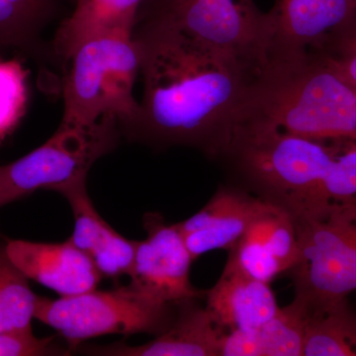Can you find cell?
<instances>
[{
  "instance_id": "8",
  "label": "cell",
  "mask_w": 356,
  "mask_h": 356,
  "mask_svg": "<svg viewBox=\"0 0 356 356\" xmlns=\"http://www.w3.org/2000/svg\"><path fill=\"white\" fill-rule=\"evenodd\" d=\"M300 259L295 297L307 306L348 298L356 290V205L332 204L295 221Z\"/></svg>"
},
{
  "instance_id": "4",
  "label": "cell",
  "mask_w": 356,
  "mask_h": 356,
  "mask_svg": "<svg viewBox=\"0 0 356 356\" xmlns=\"http://www.w3.org/2000/svg\"><path fill=\"white\" fill-rule=\"evenodd\" d=\"M64 83L62 125L84 126L112 116L125 129L139 114L134 84L140 53L133 35L89 40L70 57Z\"/></svg>"
},
{
  "instance_id": "23",
  "label": "cell",
  "mask_w": 356,
  "mask_h": 356,
  "mask_svg": "<svg viewBox=\"0 0 356 356\" xmlns=\"http://www.w3.org/2000/svg\"><path fill=\"white\" fill-rule=\"evenodd\" d=\"M27 102V72L22 63L0 57V143L17 127Z\"/></svg>"
},
{
  "instance_id": "5",
  "label": "cell",
  "mask_w": 356,
  "mask_h": 356,
  "mask_svg": "<svg viewBox=\"0 0 356 356\" xmlns=\"http://www.w3.org/2000/svg\"><path fill=\"white\" fill-rule=\"evenodd\" d=\"M175 306L156 301L129 284L55 300L39 297L35 318L56 330L72 350L84 341L107 334L158 336L177 317Z\"/></svg>"
},
{
  "instance_id": "1",
  "label": "cell",
  "mask_w": 356,
  "mask_h": 356,
  "mask_svg": "<svg viewBox=\"0 0 356 356\" xmlns=\"http://www.w3.org/2000/svg\"><path fill=\"white\" fill-rule=\"evenodd\" d=\"M133 38L144 97L123 130L154 146L195 147L222 158L261 70L161 21L137 20Z\"/></svg>"
},
{
  "instance_id": "10",
  "label": "cell",
  "mask_w": 356,
  "mask_h": 356,
  "mask_svg": "<svg viewBox=\"0 0 356 356\" xmlns=\"http://www.w3.org/2000/svg\"><path fill=\"white\" fill-rule=\"evenodd\" d=\"M300 248L291 215L270 205L252 220L229 250L227 264L255 280L271 282L298 264Z\"/></svg>"
},
{
  "instance_id": "17",
  "label": "cell",
  "mask_w": 356,
  "mask_h": 356,
  "mask_svg": "<svg viewBox=\"0 0 356 356\" xmlns=\"http://www.w3.org/2000/svg\"><path fill=\"white\" fill-rule=\"evenodd\" d=\"M144 0H77L54 40L57 57L69 62L81 44L107 35H133Z\"/></svg>"
},
{
  "instance_id": "11",
  "label": "cell",
  "mask_w": 356,
  "mask_h": 356,
  "mask_svg": "<svg viewBox=\"0 0 356 356\" xmlns=\"http://www.w3.org/2000/svg\"><path fill=\"white\" fill-rule=\"evenodd\" d=\"M270 205L242 187L222 186L202 209L177 226L195 261L212 250L229 252L252 220Z\"/></svg>"
},
{
  "instance_id": "14",
  "label": "cell",
  "mask_w": 356,
  "mask_h": 356,
  "mask_svg": "<svg viewBox=\"0 0 356 356\" xmlns=\"http://www.w3.org/2000/svg\"><path fill=\"white\" fill-rule=\"evenodd\" d=\"M225 334L207 309L191 300L179 304L172 325L152 341L140 346H99L88 353L109 356H220Z\"/></svg>"
},
{
  "instance_id": "18",
  "label": "cell",
  "mask_w": 356,
  "mask_h": 356,
  "mask_svg": "<svg viewBox=\"0 0 356 356\" xmlns=\"http://www.w3.org/2000/svg\"><path fill=\"white\" fill-rule=\"evenodd\" d=\"M306 318L305 303L295 297L259 327L226 332L220 356H303Z\"/></svg>"
},
{
  "instance_id": "20",
  "label": "cell",
  "mask_w": 356,
  "mask_h": 356,
  "mask_svg": "<svg viewBox=\"0 0 356 356\" xmlns=\"http://www.w3.org/2000/svg\"><path fill=\"white\" fill-rule=\"evenodd\" d=\"M57 10V0H0V55L41 51L42 32Z\"/></svg>"
},
{
  "instance_id": "6",
  "label": "cell",
  "mask_w": 356,
  "mask_h": 356,
  "mask_svg": "<svg viewBox=\"0 0 356 356\" xmlns=\"http://www.w3.org/2000/svg\"><path fill=\"white\" fill-rule=\"evenodd\" d=\"M161 21L261 70L273 54L270 13L254 0H144L137 20Z\"/></svg>"
},
{
  "instance_id": "13",
  "label": "cell",
  "mask_w": 356,
  "mask_h": 356,
  "mask_svg": "<svg viewBox=\"0 0 356 356\" xmlns=\"http://www.w3.org/2000/svg\"><path fill=\"white\" fill-rule=\"evenodd\" d=\"M273 50L318 51L356 13V0H275Z\"/></svg>"
},
{
  "instance_id": "21",
  "label": "cell",
  "mask_w": 356,
  "mask_h": 356,
  "mask_svg": "<svg viewBox=\"0 0 356 356\" xmlns=\"http://www.w3.org/2000/svg\"><path fill=\"white\" fill-rule=\"evenodd\" d=\"M39 296L0 245V332L31 331Z\"/></svg>"
},
{
  "instance_id": "2",
  "label": "cell",
  "mask_w": 356,
  "mask_h": 356,
  "mask_svg": "<svg viewBox=\"0 0 356 356\" xmlns=\"http://www.w3.org/2000/svg\"><path fill=\"white\" fill-rule=\"evenodd\" d=\"M242 124L322 140H356V88L318 51H273Z\"/></svg>"
},
{
  "instance_id": "16",
  "label": "cell",
  "mask_w": 356,
  "mask_h": 356,
  "mask_svg": "<svg viewBox=\"0 0 356 356\" xmlns=\"http://www.w3.org/2000/svg\"><path fill=\"white\" fill-rule=\"evenodd\" d=\"M205 297V308L225 332L255 329L280 310L269 283L227 264L221 277Z\"/></svg>"
},
{
  "instance_id": "3",
  "label": "cell",
  "mask_w": 356,
  "mask_h": 356,
  "mask_svg": "<svg viewBox=\"0 0 356 356\" xmlns=\"http://www.w3.org/2000/svg\"><path fill=\"white\" fill-rule=\"evenodd\" d=\"M344 140L308 139L243 124L222 158L228 159L240 187L297 221L308 215Z\"/></svg>"
},
{
  "instance_id": "22",
  "label": "cell",
  "mask_w": 356,
  "mask_h": 356,
  "mask_svg": "<svg viewBox=\"0 0 356 356\" xmlns=\"http://www.w3.org/2000/svg\"><path fill=\"white\" fill-rule=\"evenodd\" d=\"M332 204L356 205V140H346L341 145L304 219Z\"/></svg>"
},
{
  "instance_id": "19",
  "label": "cell",
  "mask_w": 356,
  "mask_h": 356,
  "mask_svg": "<svg viewBox=\"0 0 356 356\" xmlns=\"http://www.w3.org/2000/svg\"><path fill=\"white\" fill-rule=\"evenodd\" d=\"M306 307L303 356H356V312L348 298Z\"/></svg>"
},
{
  "instance_id": "12",
  "label": "cell",
  "mask_w": 356,
  "mask_h": 356,
  "mask_svg": "<svg viewBox=\"0 0 356 356\" xmlns=\"http://www.w3.org/2000/svg\"><path fill=\"white\" fill-rule=\"evenodd\" d=\"M9 259L29 280L53 290L60 297L96 289L102 274L88 254L70 240L35 243L11 240L6 245Z\"/></svg>"
},
{
  "instance_id": "26",
  "label": "cell",
  "mask_w": 356,
  "mask_h": 356,
  "mask_svg": "<svg viewBox=\"0 0 356 356\" xmlns=\"http://www.w3.org/2000/svg\"><path fill=\"white\" fill-rule=\"evenodd\" d=\"M0 57H1V55H0Z\"/></svg>"
},
{
  "instance_id": "15",
  "label": "cell",
  "mask_w": 356,
  "mask_h": 356,
  "mask_svg": "<svg viewBox=\"0 0 356 356\" xmlns=\"http://www.w3.org/2000/svg\"><path fill=\"white\" fill-rule=\"evenodd\" d=\"M60 194L69 201L74 213L70 242L88 255L102 277L129 275L138 241L124 238L103 220L89 198L86 182L69 187Z\"/></svg>"
},
{
  "instance_id": "7",
  "label": "cell",
  "mask_w": 356,
  "mask_h": 356,
  "mask_svg": "<svg viewBox=\"0 0 356 356\" xmlns=\"http://www.w3.org/2000/svg\"><path fill=\"white\" fill-rule=\"evenodd\" d=\"M119 122L105 116L84 126L62 125L31 153L0 165V207L39 189L60 193L86 182L91 166L116 147Z\"/></svg>"
},
{
  "instance_id": "24",
  "label": "cell",
  "mask_w": 356,
  "mask_h": 356,
  "mask_svg": "<svg viewBox=\"0 0 356 356\" xmlns=\"http://www.w3.org/2000/svg\"><path fill=\"white\" fill-rule=\"evenodd\" d=\"M54 337L38 339L31 331L0 332V356H42L70 355V350L54 343Z\"/></svg>"
},
{
  "instance_id": "25",
  "label": "cell",
  "mask_w": 356,
  "mask_h": 356,
  "mask_svg": "<svg viewBox=\"0 0 356 356\" xmlns=\"http://www.w3.org/2000/svg\"><path fill=\"white\" fill-rule=\"evenodd\" d=\"M325 48L334 51H356V13L330 37Z\"/></svg>"
},
{
  "instance_id": "9",
  "label": "cell",
  "mask_w": 356,
  "mask_h": 356,
  "mask_svg": "<svg viewBox=\"0 0 356 356\" xmlns=\"http://www.w3.org/2000/svg\"><path fill=\"white\" fill-rule=\"evenodd\" d=\"M147 238L138 241L130 285L163 303L179 305L200 297L191 282L193 259L177 224L159 214L145 216Z\"/></svg>"
}]
</instances>
